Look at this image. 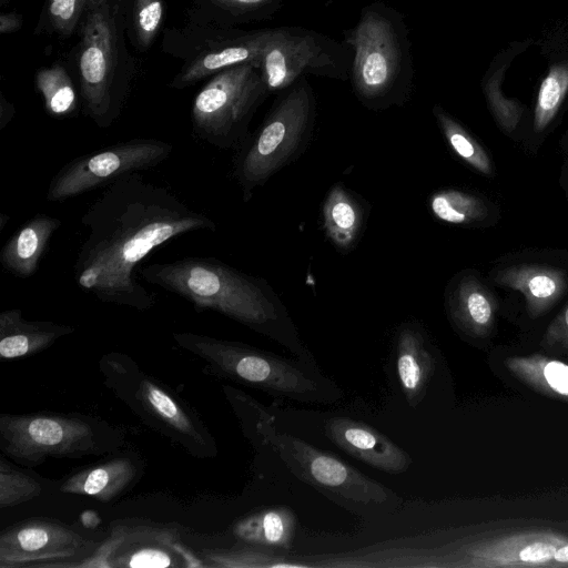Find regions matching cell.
<instances>
[{"label": "cell", "instance_id": "obj_1", "mask_svg": "<svg viewBox=\"0 0 568 568\" xmlns=\"http://www.w3.org/2000/svg\"><path fill=\"white\" fill-rule=\"evenodd\" d=\"M81 224L88 233L73 265L77 285L103 303L140 312L155 304L136 276L144 257L183 234L216 230L209 215L140 172L105 186Z\"/></svg>", "mask_w": 568, "mask_h": 568}, {"label": "cell", "instance_id": "obj_2", "mask_svg": "<svg viewBox=\"0 0 568 568\" xmlns=\"http://www.w3.org/2000/svg\"><path fill=\"white\" fill-rule=\"evenodd\" d=\"M141 277L189 301L197 312L214 311L288 345H298L287 311L266 281L207 256L153 263Z\"/></svg>", "mask_w": 568, "mask_h": 568}, {"label": "cell", "instance_id": "obj_3", "mask_svg": "<svg viewBox=\"0 0 568 568\" xmlns=\"http://www.w3.org/2000/svg\"><path fill=\"white\" fill-rule=\"evenodd\" d=\"M103 384L146 426L196 458L216 455L213 435L196 412L168 385L145 373L129 355L104 354Z\"/></svg>", "mask_w": 568, "mask_h": 568}, {"label": "cell", "instance_id": "obj_4", "mask_svg": "<svg viewBox=\"0 0 568 568\" xmlns=\"http://www.w3.org/2000/svg\"><path fill=\"white\" fill-rule=\"evenodd\" d=\"M123 436L89 416L34 413L0 415V449L16 463L34 467L49 457L80 458L115 450Z\"/></svg>", "mask_w": 568, "mask_h": 568}, {"label": "cell", "instance_id": "obj_5", "mask_svg": "<svg viewBox=\"0 0 568 568\" xmlns=\"http://www.w3.org/2000/svg\"><path fill=\"white\" fill-rule=\"evenodd\" d=\"M314 122V98L302 78L275 103L260 129L235 153L232 174L245 202L255 189L305 151Z\"/></svg>", "mask_w": 568, "mask_h": 568}, {"label": "cell", "instance_id": "obj_6", "mask_svg": "<svg viewBox=\"0 0 568 568\" xmlns=\"http://www.w3.org/2000/svg\"><path fill=\"white\" fill-rule=\"evenodd\" d=\"M266 90L257 63L220 71L193 101L194 134L217 149L236 152L250 138L248 122Z\"/></svg>", "mask_w": 568, "mask_h": 568}, {"label": "cell", "instance_id": "obj_7", "mask_svg": "<svg viewBox=\"0 0 568 568\" xmlns=\"http://www.w3.org/2000/svg\"><path fill=\"white\" fill-rule=\"evenodd\" d=\"M172 338L219 377L297 399L317 392L315 381L295 366L248 345L192 332H175Z\"/></svg>", "mask_w": 568, "mask_h": 568}, {"label": "cell", "instance_id": "obj_8", "mask_svg": "<svg viewBox=\"0 0 568 568\" xmlns=\"http://www.w3.org/2000/svg\"><path fill=\"white\" fill-rule=\"evenodd\" d=\"M73 568H203L204 561L186 546L176 526L140 518L110 523L109 534Z\"/></svg>", "mask_w": 568, "mask_h": 568}, {"label": "cell", "instance_id": "obj_9", "mask_svg": "<svg viewBox=\"0 0 568 568\" xmlns=\"http://www.w3.org/2000/svg\"><path fill=\"white\" fill-rule=\"evenodd\" d=\"M172 151L170 142L135 138L78 156L54 174L45 199L62 202L105 187L122 176L161 164Z\"/></svg>", "mask_w": 568, "mask_h": 568}, {"label": "cell", "instance_id": "obj_10", "mask_svg": "<svg viewBox=\"0 0 568 568\" xmlns=\"http://www.w3.org/2000/svg\"><path fill=\"white\" fill-rule=\"evenodd\" d=\"M347 41L357 97L367 106L392 103L403 71V45L392 20L381 10H366Z\"/></svg>", "mask_w": 568, "mask_h": 568}, {"label": "cell", "instance_id": "obj_11", "mask_svg": "<svg viewBox=\"0 0 568 568\" xmlns=\"http://www.w3.org/2000/svg\"><path fill=\"white\" fill-rule=\"evenodd\" d=\"M487 281L495 288L516 293L527 317L539 320L568 300V252L529 250L504 255Z\"/></svg>", "mask_w": 568, "mask_h": 568}, {"label": "cell", "instance_id": "obj_12", "mask_svg": "<svg viewBox=\"0 0 568 568\" xmlns=\"http://www.w3.org/2000/svg\"><path fill=\"white\" fill-rule=\"evenodd\" d=\"M456 558L463 567L568 568V535L538 527L499 528L469 538Z\"/></svg>", "mask_w": 568, "mask_h": 568}, {"label": "cell", "instance_id": "obj_13", "mask_svg": "<svg viewBox=\"0 0 568 568\" xmlns=\"http://www.w3.org/2000/svg\"><path fill=\"white\" fill-rule=\"evenodd\" d=\"M116 31L110 0H89L84 11L79 69L88 115L100 128L115 118L113 79Z\"/></svg>", "mask_w": 568, "mask_h": 568}, {"label": "cell", "instance_id": "obj_14", "mask_svg": "<svg viewBox=\"0 0 568 568\" xmlns=\"http://www.w3.org/2000/svg\"><path fill=\"white\" fill-rule=\"evenodd\" d=\"M99 542L55 518L32 517L0 534V568L69 567Z\"/></svg>", "mask_w": 568, "mask_h": 568}, {"label": "cell", "instance_id": "obj_15", "mask_svg": "<svg viewBox=\"0 0 568 568\" xmlns=\"http://www.w3.org/2000/svg\"><path fill=\"white\" fill-rule=\"evenodd\" d=\"M264 434L282 460L302 480L362 504H386L393 496L386 487L343 460L308 443L270 426Z\"/></svg>", "mask_w": 568, "mask_h": 568}, {"label": "cell", "instance_id": "obj_16", "mask_svg": "<svg viewBox=\"0 0 568 568\" xmlns=\"http://www.w3.org/2000/svg\"><path fill=\"white\" fill-rule=\"evenodd\" d=\"M336 52L323 37L297 29H273L257 61L267 90L291 87L303 74L336 77Z\"/></svg>", "mask_w": 568, "mask_h": 568}, {"label": "cell", "instance_id": "obj_17", "mask_svg": "<svg viewBox=\"0 0 568 568\" xmlns=\"http://www.w3.org/2000/svg\"><path fill=\"white\" fill-rule=\"evenodd\" d=\"M445 310L462 335L479 341L491 336L500 310L496 288L477 270L457 272L444 292Z\"/></svg>", "mask_w": 568, "mask_h": 568}, {"label": "cell", "instance_id": "obj_18", "mask_svg": "<svg viewBox=\"0 0 568 568\" xmlns=\"http://www.w3.org/2000/svg\"><path fill=\"white\" fill-rule=\"evenodd\" d=\"M326 436L356 459L388 474L404 473L409 455L387 436L362 422L333 417L325 423Z\"/></svg>", "mask_w": 568, "mask_h": 568}, {"label": "cell", "instance_id": "obj_19", "mask_svg": "<svg viewBox=\"0 0 568 568\" xmlns=\"http://www.w3.org/2000/svg\"><path fill=\"white\" fill-rule=\"evenodd\" d=\"M568 106V52L557 54L549 63L529 114L528 128L520 145L535 153L558 125Z\"/></svg>", "mask_w": 568, "mask_h": 568}, {"label": "cell", "instance_id": "obj_20", "mask_svg": "<svg viewBox=\"0 0 568 568\" xmlns=\"http://www.w3.org/2000/svg\"><path fill=\"white\" fill-rule=\"evenodd\" d=\"M74 326L50 321H29L19 308L0 313V356L13 359L31 356L72 334Z\"/></svg>", "mask_w": 568, "mask_h": 568}, {"label": "cell", "instance_id": "obj_21", "mask_svg": "<svg viewBox=\"0 0 568 568\" xmlns=\"http://www.w3.org/2000/svg\"><path fill=\"white\" fill-rule=\"evenodd\" d=\"M61 224L60 219L49 214L32 216L2 246L1 266L20 278L34 275L51 237Z\"/></svg>", "mask_w": 568, "mask_h": 568}, {"label": "cell", "instance_id": "obj_22", "mask_svg": "<svg viewBox=\"0 0 568 568\" xmlns=\"http://www.w3.org/2000/svg\"><path fill=\"white\" fill-rule=\"evenodd\" d=\"M138 474L139 468L133 459L124 456L113 457L79 469L61 484L60 490L110 501L130 488Z\"/></svg>", "mask_w": 568, "mask_h": 568}, {"label": "cell", "instance_id": "obj_23", "mask_svg": "<svg viewBox=\"0 0 568 568\" xmlns=\"http://www.w3.org/2000/svg\"><path fill=\"white\" fill-rule=\"evenodd\" d=\"M396 345L397 377L406 400L415 407L425 395L435 371V361L422 333L413 325H404L399 329Z\"/></svg>", "mask_w": 568, "mask_h": 568}, {"label": "cell", "instance_id": "obj_24", "mask_svg": "<svg viewBox=\"0 0 568 568\" xmlns=\"http://www.w3.org/2000/svg\"><path fill=\"white\" fill-rule=\"evenodd\" d=\"M428 207L436 220L462 227H489L500 217L490 199L458 189L437 190L428 197Z\"/></svg>", "mask_w": 568, "mask_h": 568}, {"label": "cell", "instance_id": "obj_25", "mask_svg": "<svg viewBox=\"0 0 568 568\" xmlns=\"http://www.w3.org/2000/svg\"><path fill=\"white\" fill-rule=\"evenodd\" d=\"M322 220L325 235L342 252L353 250L365 224V209L343 184H334L323 203Z\"/></svg>", "mask_w": 568, "mask_h": 568}, {"label": "cell", "instance_id": "obj_26", "mask_svg": "<svg viewBox=\"0 0 568 568\" xmlns=\"http://www.w3.org/2000/svg\"><path fill=\"white\" fill-rule=\"evenodd\" d=\"M505 367L521 384L541 395L568 403V364L542 354L510 356Z\"/></svg>", "mask_w": 568, "mask_h": 568}, {"label": "cell", "instance_id": "obj_27", "mask_svg": "<svg viewBox=\"0 0 568 568\" xmlns=\"http://www.w3.org/2000/svg\"><path fill=\"white\" fill-rule=\"evenodd\" d=\"M272 30L244 36L230 44L213 50L194 60L179 77L178 84H187L224 69L257 63L267 44Z\"/></svg>", "mask_w": 568, "mask_h": 568}, {"label": "cell", "instance_id": "obj_28", "mask_svg": "<svg viewBox=\"0 0 568 568\" xmlns=\"http://www.w3.org/2000/svg\"><path fill=\"white\" fill-rule=\"evenodd\" d=\"M516 52L503 53L494 61L489 75L484 79L483 90L488 109L499 128L509 139L521 143L529 122L530 111L515 99H507L500 91V82L509 61Z\"/></svg>", "mask_w": 568, "mask_h": 568}, {"label": "cell", "instance_id": "obj_29", "mask_svg": "<svg viewBox=\"0 0 568 568\" xmlns=\"http://www.w3.org/2000/svg\"><path fill=\"white\" fill-rule=\"evenodd\" d=\"M295 525V517L291 509L278 506L240 519L233 526V534L247 544L288 549Z\"/></svg>", "mask_w": 568, "mask_h": 568}, {"label": "cell", "instance_id": "obj_30", "mask_svg": "<svg viewBox=\"0 0 568 568\" xmlns=\"http://www.w3.org/2000/svg\"><path fill=\"white\" fill-rule=\"evenodd\" d=\"M433 114L450 150L478 174L494 178L495 164L485 146L440 105L433 108Z\"/></svg>", "mask_w": 568, "mask_h": 568}, {"label": "cell", "instance_id": "obj_31", "mask_svg": "<svg viewBox=\"0 0 568 568\" xmlns=\"http://www.w3.org/2000/svg\"><path fill=\"white\" fill-rule=\"evenodd\" d=\"M45 110L52 116L71 115L78 106L74 87L65 70L60 65L39 71L36 78Z\"/></svg>", "mask_w": 568, "mask_h": 568}, {"label": "cell", "instance_id": "obj_32", "mask_svg": "<svg viewBox=\"0 0 568 568\" xmlns=\"http://www.w3.org/2000/svg\"><path fill=\"white\" fill-rule=\"evenodd\" d=\"M42 491L39 480L0 458V507L9 508L37 498Z\"/></svg>", "mask_w": 568, "mask_h": 568}, {"label": "cell", "instance_id": "obj_33", "mask_svg": "<svg viewBox=\"0 0 568 568\" xmlns=\"http://www.w3.org/2000/svg\"><path fill=\"white\" fill-rule=\"evenodd\" d=\"M205 567L245 568V567H291L294 565L275 561L270 555L250 549H202L196 550Z\"/></svg>", "mask_w": 568, "mask_h": 568}, {"label": "cell", "instance_id": "obj_34", "mask_svg": "<svg viewBox=\"0 0 568 568\" xmlns=\"http://www.w3.org/2000/svg\"><path fill=\"white\" fill-rule=\"evenodd\" d=\"M163 16L162 0H136L135 26L139 42L149 45L155 37Z\"/></svg>", "mask_w": 568, "mask_h": 568}, {"label": "cell", "instance_id": "obj_35", "mask_svg": "<svg viewBox=\"0 0 568 568\" xmlns=\"http://www.w3.org/2000/svg\"><path fill=\"white\" fill-rule=\"evenodd\" d=\"M89 0H49V14L54 28L70 34L85 11Z\"/></svg>", "mask_w": 568, "mask_h": 568}, {"label": "cell", "instance_id": "obj_36", "mask_svg": "<svg viewBox=\"0 0 568 568\" xmlns=\"http://www.w3.org/2000/svg\"><path fill=\"white\" fill-rule=\"evenodd\" d=\"M541 345L568 352V300L559 308L547 326Z\"/></svg>", "mask_w": 568, "mask_h": 568}, {"label": "cell", "instance_id": "obj_37", "mask_svg": "<svg viewBox=\"0 0 568 568\" xmlns=\"http://www.w3.org/2000/svg\"><path fill=\"white\" fill-rule=\"evenodd\" d=\"M212 3L230 10H252L258 8L271 0H210Z\"/></svg>", "mask_w": 568, "mask_h": 568}, {"label": "cell", "instance_id": "obj_38", "mask_svg": "<svg viewBox=\"0 0 568 568\" xmlns=\"http://www.w3.org/2000/svg\"><path fill=\"white\" fill-rule=\"evenodd\" d=\"M20 18L16 14H2L0 18L1 32H10L20 26Z\"/></svg>", "mask_w": 568, "mask_h": 568}, {"label": "cell", "instance_id": "obj_39", "mask_svg": "<svg viewBox=\"0 0 568 568\" xmlns=\"http://www.w3.org/2000/svg\"><path fill=\"white\" fill-rule=\"evenodd\" d=\"M559 185L568 200V153L566 154L565 161L560 170Z\"/></svg>", "mask_w": 568, "mask_h": 568}, {"label": "cell", "instance_id": "obj_40", "mask_svg": "<svg viewBox=\"0 0 568 568\" xmlns=\"http://www.w3.org/2000/svg\"><path fill=\"white\" fill-rule=\"evenodd\" d=\"M559 145H560V150L567 154L568 153V130L564 133L560 142H559Z\"/></svg>", "mask_w": 568, "mask_h": 568}, {"label": "cell", "instance_id": "obj_41", "mask_svg": "<svg viewBox=\"0 0 568 568\" xmlns=\"http://www.w3.org/2000/svg\"><path fill=\"white\" fill-rule=\"evenodd\" d=\"M10 220L9 215L6 213H0V231H2Z\"/></svg>", "mask_w": 568, "mask_h": 568}]
</instances>
